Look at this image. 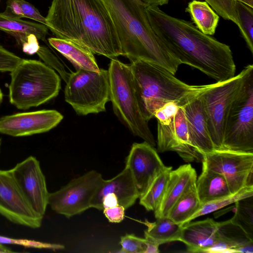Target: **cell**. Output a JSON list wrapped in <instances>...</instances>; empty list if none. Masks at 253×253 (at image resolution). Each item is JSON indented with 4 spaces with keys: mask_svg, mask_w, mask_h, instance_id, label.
<instances>
[{
    "mask_svg": "<svg viewBox=\"0 0 253 253\" xmlns=\"http://www.w3.org/2000/svg\"><path fill=\"white\" fill-rule=\"evenodd\" d=\"M145 12L155 34L180 61L216 83L235 76L236 66L229 45L200 31L191 22L170 16L158 6L146 4Z\"/></svg>",
    "mask_w": 253,
    "mask_h": 253,
    "instance_id": "6da1fadb",
    "label": "cell"
},
{
    "mask_svg": "<svg viewBox=\"0 0 253 253\" xmlns=\"http://www.w3.org/2000/svg\"><path fill=\"white\" fill-rule=\"evenodd\" d=\"M45 18L47 28L56 38L74 41L111 59L122 55L103 0H52Z\"/></svg>",
    "mask_w": 253,
    "mask_h": 253,
    "instance_id": "7a4b0ae2",
    "label": "cell"
},
{
    "mask_svg": "<svg viewBox=\"0 0 253 253\" xmlns=\"http://www.w3.org/2000/svg\"><path fill=\"white\" fill-rule=\"evenodd\" d=\"M120 42L122 55L143 61L175 75L181 64L152 30L141 0H103Z\"/></svg>",
    "mask_w": 253,
    "mask_h": 253,
    "instance_id": "3957f363",
    "label": "cell"
},
{
    "mask_svg": "<svg viewBox=\"0 0 253 253\" xmlns=\"http://www.w3.org/2000/svg\"><path fill=\"white\" fill-rule=\"evenodd\" d=\"M140 98L143 116L147 121L155 112L169 102L183 107L199 96L213 84L189 85L159 65L143 61L129 64Z\"/></svg>",
    "mask_w": 253,
    "mask_h": 253,
    "instance_id": "277c9868",
    "label": "cell"
},
{
    "mask_svg": "<svg viewBox=\"0 0 253 253\" xmlns=\"http://www.w3.org/2000/svg\"><path fill=\"white\" fill-rule=\"evenodd\" d=\"M110 99L114 113L135 136L153 147L154 137L145 119L136 84L129 65L111 59L109 69Z\"/></svg>",
    "mask_w": 253,
    "mask_h": 253,
    "instance_id": "5b68a950",
    "label": "cell"
},
{
    "mask_svg": "<svg viewBox=\"0 0 253 253\" xmlns=\"http://www.w3.org/2000/svg\"><path fill=\"white\" fill-rule=\"evenodd\" d=\"M9 99L18 109L37 107L56 97L61 80L55 71L41 61L23 59L11 72Z\"/></svg>",
    "mask_w": 253,
    "mask_h": 253,
    "instance_id": "8992f818",
    "label": "cell"
},
{
    "mask_svg": "<svg viewBox=\"0 0 253 253\" xmlns=\"http://www.w3.org/2000/svg\"><path fill=\"white\" fill-rule=\"evenodd\" d=\"M65 100L79 115L97 114L106 111L110 99L108 70L99 72L76 70L66 82Z\"/></svg>",
    "mask_w": 253,
    "mask_h": 253,
    "instance_id": "52a82bcc",
    "label": "cell"
},
{
    "mask_svg": "<svg viewBox=\"0 0 253 253\" xmlns=\"http://www.w3.org/2000/svg\"><path fill=\"white\" fill-rule=\"evenodd\" d=\"M221 149L253 153V66L229 108Z\"/></svg>",
    "mask_w": 253,
    "mask_h": 253,
    "instance_id": "ba28073f",
    "label": "cell"
},
{
    "mask_svg": "<svg viewBox=\"0 0 253 253\" xmlns=\"http://www.w3.org/2000/svg\"><path fill=\"white\" fill-rule=\"evenodd\" d=\"M246 66L237 75L222 83H215L201 95L209 133L215 149H222L226 117L230 106L253 67Z\"/></svg>",
    "mask_w": 253,
    "mask_h": 253,
    "instance_id": "9c48e42d",
    "label": "cell"
},
{
    "mask_svg": "<svg viewBox=\"0 0 253 253\" xmlns=\"http://www.w3.org/2000/svg\"><path fill=\"white\" fill-rule=\"evenodd\" d=\"M104 180L101 173L90 170L73 179L58 190L49 193L48 205L67 218L80 214L90 208L92 197Z\"/></svg>",
    "mask_w": 253,
    "mask_h": 253,
    "instance_id": "30bf717a",
    "label": "cell"
},
{
    "mask_svg": "<svg viewBox=\"0 0 253 253\" xmlns=\"http://www.w3.org/2000/svg\"><path fill=\"white\" fill-rule=\"evenodd\" d=\"M202 165L222 174L231 194L253 186V153L215 149L204 156Z\"/></svg>",
    "mask_w": 253,
    "mask_h": 253,
    "instance_id": "8fae6325",
    "label": "cell"
},
{
    "mask_svg": "<svg viewBox=\"0 0 253 253\" xmlns=\"http://www.w3.org/2000/svg\"><path fill=\"white\" fill-rule=\"evenodd\" d=\"M0 214L13 223L31 228L42 225L43 216L29 203L11 169H0Z\"/></svg>",
    "mask_w": 253,
    "mask_h": 253,
    "instance_id": "7c38bea8",
    "label": "cell"
},
{
    "mask_svg": "<svg viewBox=\"0 0 253 253\" xmlns=\"http://www.w3.org/2000/svg\"><path fill=\"white\" fill-rule=\"evenodd\" d=\"M11 169L29 203L37 213L43 216L49 193L39 161L31 156Z\"/></svg>",
    "mask_w": 253,
    "mask_h": 253,
    "instance_id": "4fadbf2b",
    "label": "cell"
},
{
    "mask_svg": "<svg viewBox=\"0 0 253 253\" xmlns=\"http://www.w3.org/2000/svg\"><path fill=\"white\" fill-rule=\"evenodd\" d=\"M63 116L55 110L19 113L0 118V133L13 137L47 132L57 126Z\"/></svg>",
    "mask_w": 253,
    "mask_h": 253,
    "instance_id": "5bb4252c",
    "label": "cell"
},
{
    "mask_svg": "<svg viewBox=\"0 0 253 253\" xmlns=\"http://www.w3.org/2000/svg\"><path fill=\"white\" fill-rule=\"evenodd\" d=\"M125 167L131 172L140 198L166 166L154 147L144 141L132 144L126 157Z\"/></svg>",
    "mask_w": 253,
    "mask_h": 253,
    "instance_id": "9a60e30c",
    "label": "cell"
},
{
    "mask_svg": "<svg viewBox=\"0 0 253 253\" xmlns=\"http://www.w3.org/2000/svg\"><path fill=\"white\" fill-rule=\"evenodd\" d=\"M47 27L0 13V30L14 37L25 53L32 55L40 48L38 40L46 42Z\"/></svg>",
    "mask_w": 253,
    "mask_h": 253,
    "instance_id": "2e32d148",
    "label": "cell"
},
{
    "mask_svg": "<svg viewBox=\"0 0 253 253\" xmlns=\"http://www.w3.org/2000/svg\"><path fill=\"white\" fill-rule=\"evenodd\" d=\"M109 193L115 194L119 205L123 206L126 210L133 205L139 198V193L127 168L125 167L120 173L112 178L104 180L92 197L90 208L103 210L102 200Z\"/></svg>",
    "mask_w": 253,
    "mask_h": 253,
    "instance_id": "e0dca14e",
    "label": "cell"
},
{
    "mask_svg": "<svg viewBox=\"0 0 253 253\" xmlns=\"http://www.w3.org/2000/svg\"><path fill=\"white\" fill-rule=\"evenodd\" d=\"M200 95L183 107L187 120L191 144L197 152L204 156L214 150L215 148L208 129Z\"/></svg>",
    "mask_w": 253,
    "mask_h": 253,
    "instance_id": "ac0fdd59",
    "label": "cell"
},
{
    "mask_svg": "<svg viewBox=\"0 0 253 253\" xmlns=\"http://www.w3.org/2000/svg\"><path fill=\"white\" fill-rule=\"evenodd\" d=\"M197 173L190 164L180 166L171 171L164 197L154 211L156 218L167 217L177 201L196 185Z\"/></svg>",
    "mask_w": 253,
    "mask_h": 253,
    "instance_id": "d6986e66",
    "label": "cell"
},
{
    "mask_svg": "<svg viewBox=\"0 0 253 253\" xmlns=\"http://www.w3.org/2000/svg\"><path fill=\"white\" fill-rule=\"evenodd\" d=\"M218 222L211 218L182 225L179 241L184 243L190 253H207L217 238Z\"/></svg>",
    "mask_w": 253,
    "mask_h": 253,
    "instance_id": "ffe728a7",
    "label": "cell"
},
{
    "mask_svg": "<svg viewBox=\"0 0 253 253\" xmlns=\"http://www.w3.org/2000/svg\"><path fill=\"white\" fill-rule=\"evenodd\" d=\"M48 41L52 47L72 63L76 70L100 71L93 53L87 48L74 41L56 37L48 38Z\"/></svg>",
    "mask_w": 253,
    "mask_h": 253,
    "instance_id": "44dd1931",
    "label": "cell"
},
{
    "mask_svg": "<svg viewBox=\"0 0 253 253\" xmlns=\"http://www.w3.org/2000/svg\"><path fill=\"white\" fill-rule=\"evenodd\" d=\"M196 188L202 205L231 194L224 177L204 165L197 179Z\"/></svg>",
    "mask_w": 253,
    "mask_h": 253,
    "instance_id": "7402d4cb",
    "label": "cell"
},
{
    "mask_svg": "<svg viewBox=\"0 0 253 253\" xmlns=\"http://www.w3.org/2000/svg\"><path fill=\"white\" fill-rule=\"evenodd\" d=\"M178 108L175 103L169 102L154 114V117L157 119L158 122L157 146L159 152L176 151L174 120Z\"/></svg>",
    "mask_w": 253,
    "mask_h": 253,
    "instance_id": "603a6c76",
    "label": "cell"
},
{
    "mask_svg": "<svg viewBox=\"0 0 253 253\" xmlns=\"http://www.w3.org/2000/svg\"><path fill=\"white\" fill-rule=\"evenodd\" d=\"M252 241L253 238L231 219L218 222L216 241L207 253H233L236 247Z\"/></svg>",
    "mask_w": 253,
    "mask_h": 253,
    "instance_id": "cb8c5ba5",
    "label": "cell"
},
{
    "mask_svg": "<svg viewBox=\"0 0 253 253\" xmlns=\"http://www.w3.org/2000/svg\"><path fill=\"white\" fill-rule=\"evenodd\" d=\"M174 124L176 152L186 162H202L204 156L197 152L191 144L187 120L183 107H178L175 114Z\"/></svg>",
    "mask_w": 253,
    "mask_h": 253,
    "instance_id": "d4e9b609",
    "label": "cell"
},
{
    "mask_svg": "<svg viewBox=\"0 0 253 253\" xmlns=\"http://www.w3.org/2000/svg\"><path fill=\"white\" fill-rule=\"evenodd\" d=\"M150 222L146 220L147 228L144 231L145 239L159 246L161 244L179 241L182 225L174 222L169 217H162Z\"/></svg>",
    "mask_w": 253,
    "mask_h": 253,
    "instance_id": "484cf974",
    "label": "cell"
},
{
    "mask_svg": "<svg viewBox=\"0 0 253 253\" xmlns=\"http://www.w3.org/2000/svg\"><path fill=\"white\" fill-rule=\"evenodd\" d=\"M185 10L203 33L208 35L215 33L219 17L206 1L192 0L188 3Z\"/></svg>",
    "mask_w": 253,
    "mask_h": 253,
    "instance_id": "4316f807",
    "label": "cell"
},
{
    "mask_svg": "<svg viewBox=\"0 0 253 253\" xmlns=\"http://www.w3.org/2000/svg\"><path fill=\"white\" fill-rule=\"evenodd\" d=\"M201 206L195 185L177 201L169 211L168 217L182 225L188 222Z\"/></svg>",
    "mask_w": 253,
    "mask_h": 253,
    "instance_id": "83f0119b",
    "label": "cell"
},
{
    "mask_svg": "<svg viewBox=\"0 0 253 253\" xmlns=\"http://www.w3.org/2000/svg\"><path fill=\"white\" fill-rule=\"evenodd\" d=\"M171 170V167H166L139 198V204L147 211H155L159 207L165 195Z\"/></svg>",
    "mask_w": 253,
    "mask_h": 253,
    "instance_id": "f1b7e54d",
    "label": "cell"
},
{
    "mask_svg": "<svg viewBox=\"0 0 253 253\" xmlns=\"http://www.w3.org/2000/svg\"><path fill=\"white\" fill-rule=\"evenodd\" d=\"M253 186H246L234 194L206 203L202 205L199 211L189 219L187 223L197 217L210 213L240 200L253 197Z\"/></svg>",
    "mask_w": 253,
    "mask_h": 253,
    "instance_id": "f546056e",
    "label": "cell"
},
{
    "mask_svg": "<svg viewBox=\"0 0 253 253\" xmlns=\"http://www.w3.org/2000/svg\"><path fill=\"white\" fill-rule=\"evenodd\" d=\"M3 13L16 18L31 19L47 26L45 17L33 5L24 0H7L6 9Z\"/></svg>",
    "mask_w": 253,
    "mask_h": 253,
    "instance_id": "4dcf8cb0",
    "label": "cell"
},
{
    "mask_svg": "<svg viewBox=\"0 0 253 253\" xmlns=\"http://www.w3.org/2000/svg\"><path fill=\"white\" fill-rule=\"evenodd\" d=\"M236 12L240 24V31L248 48L253 54V8L237 0Z\"/></svg>",
    "mask_w": 253,
    "mask_h": 253,
    "instance_id": "1f68e13d",
    "label": "cell"
},
{
    "mask_svg": "<svg viewBox=\"0 0 253 253\" xmlns=\"http://www.w3.org/2000/svg\"><path fill=\"white\" fill-rule=\"evenodd\" d=\"M223 18L232 21L240 28L236 12V1H240L253 8V0H205Z\"/></svg>",
    "mask_w": 253,
    "mask_h": 253,
    "instance_id": "d6a6232c",
    "label": "cell"
},
{
    "mask_svg": "<svg viewBox=\"0 0 253 253\" xmlns=\"http://www.w3.org/2000/svg\"><path fill=\"white\" fill-rule=\"evenodd\" d=\"M236 210L232 220L240 226L250 237L253 238V204L241 202L235 203Z\"/></svg>",
    "mask_w": 253,
    "mask_h": 253,
    "instance_id": "836d02e7",
    "label": "cell"
},
{
    "mask_svg": "<svg viewBox=\"0 0 253 253\" xmlns=\"http://www.w3.org/2000/svg\"><path fill=\"white\" fill-rule=\"evenodd\" d=\"M0 244H11L27 248L59 250L64 248L63 245L42 242L33 240L14 239L0 235Z\"/></svg>",
    "mask_w": 253,
    "mask_h": 253,
    "instance_id": "e575fe53",
    "label": "cell"
},
{
    "mask_svg": "<svg viewBox=\"0 0 253 253\" xmlns=\"http://www.w3.org/2000/svg\"><path fill=\"white\" fill-rule=\"evenodd\" d=\"M121 253H144L146 249V239L133 234H126L121 237Z\"/></svg>",
    "mask_w": 253,
    "mask_h": 253,
    "instance_id": "d590c367",
    "label": "cell"
},
{
    "mask_svg": "<svg viewBox=\"0 0 253 253\" xmlns=\"http://www.w3.org/2000/svg\"><path fill=\"white\" fill-rule=\"evenodd\" d=\"M22 60L0 45V71L11 72Z\"/></svg>",
    "mask_w": 253,
    "mask_h": 253,
    "instance_id": "8d00e7d4",
    "label": "cell"
},
{
    "mask_svg": "<svg viewBox=\"0 0 253 253\" xmlns=\"http://www.w3.org/2000/svg\"><path fill=\"white\" fill-rule=\"evenodd\" d=\"M37 53L46 63L57 70L65 82L67 81L70 74L65 70L63 66L46 47L40 46Z\"/></svg>",
    "mask_w": 253,
    "mask_h": 253,
    "instance_id": "74e56055",
    "label": "cell"
},
{
    "mask_svg": "<svg viewBox=\"0 0 253 253\" xmlns=\"http://www.w3.org/2000/svg\"><path fill=\"white\" fill-rule=\"evenodd\" d=\"M126 209L121 205L114 207L104 208L103 213L108 220L112 223H119L123 221L125 217Z\"/></svg>",
    "mask_w": 253,
    "mask_h": 253,
    "instance_id": "f35d334b",
    "label": "cell"
},
{
    "mask_svg": "<svg viewBox=\"0 0 253 253\" xmlns=\"http://www.w3.org/2000/svg\"><path fill=\"white\" fill-rule=\"evenodd\" d=\"M119 205L118 198L113 193L106 195L102 200L103 210L104 208L114 207Z\"/></svg>",
    "mask_w": 253,
    "mask_h": 253,
    "instance_id": "ab89813d",
    "label": "cell"
},
{
    "mask_svg": "<svg viewBox=\"0 0 253 253\" xmlns=\"http://www.w3.org/2000/svg\"><path fill=\"white\" fill-rule=\"evenodd\" d=\"M146 249L144 253H158L159 245L155 243L146 240Z\"/></svg>",
    "mask_w": 253,
    "mask_h": 253,
    "instance_id": "60d3db41",
    "label": "cell"
},
{
    "mask_svg": "<svg viewBox=\"0 0 253 253\" xmlns=\"http://www.w3.org/2000/svg\"><path fill=\"white\" fill-rule=\"evenodd\" d=\"M143 2L148 5L162 6L168 3L169 0H141Z\"/></svg>",
    "mask_w": 253,
    "mask_h": 253,
    "instance_id": "b9f144b4",
    "label": "cell"
},
{
    "mask_svg": "<svg viewBox=\"0 0 253 253\" xmlns=\"http://www.w3.org/2000/svg\"><path fill=\"white\" fill-rule=\"evenodd\" d=\"M13 252H14L11 250L10 249L4 246L3 244H0V253H10Z\"/></svg>",
    "mask_w": 253,
    "mask_h": 253,
    "instance_id": "7bdbcfd3",
    "label": "cell"
},
{
    "mask_svg": "<svg viewBox=\"0 0 253 253\" xmlns=\"http://www.w3.org/2000/svg\"><path fill=\"white\" fill-rule=\"evenodd\" d=\"M2 98H3V93L2 92L1 89L0 88V105L2 102Z\"/></svg>",
    "mask_w": 253,
    "mask_h": 253,
    "instance_id": "ee69618b",
    "label": "cell"
},
{
    "mask_svg": "<svg viewBox=\"0 0 253 253\" xmlns=\"http://www.w3.org/2000/svg\"><path fill=\"white\" fill-rule=\"evenodd\" d=\"M1 143V139L0 138V150Z\"/></svg>",
    "mask_w": 253,
    "mask_h": 253,
    "instance_id": "f6af8a7d",
    "label": "cell"
}]
</instances>
